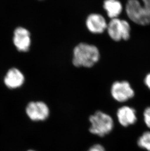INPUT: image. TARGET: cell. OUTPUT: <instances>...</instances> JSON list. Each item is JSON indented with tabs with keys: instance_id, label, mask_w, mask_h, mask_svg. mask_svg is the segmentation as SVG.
I'll return each instance as SVG.
<instances>
[{
	"instance_id": "obj_4",
	"label": "cell",
	"mask_w": 150,
	"mask_h": 151,
	"mask_svg": "<svg viewBox=\"0 0 150 151\" xmlns=\"http://www.w3.org/2000/svg\"><path fill=\"white\" fill-rule=\"evenodd\" d=\"M106 29L111 38L115 41H126L130 37V25L126 20L118 18L112 19L108 24Z\"/></svg>"
},
{
	"instance_id": "obj_14",
	"label": "cell",
	"mask_w": 150,
	"mask_h": 151,
	"mask_svg": "<svg viewBox=\"0 0 150 151\" xmlns=\"http://www.w3.org/2000/svg\"><path fill=\"white\" fill-rule=\"evenodd\" d=\"M87 151H105V149L101 145L99 144H95L91 147Z\"/></svg>"
},
{
	"instance_id": "obj_16",
	"label": "cell",
	"mask_w": 150,
	"mask_h": 151,
	"mask_svg": "<svg viewBox=\"0 0 150 151\" xmlns=\"http://www.w3.org/2000/svg\"><path fill=\"white\" fill-rule=\"evenodd\" d=\"M33 151V150H29V151Z\"/></svg>"
},
{
	"instance_id": "obj_11",
	"label": "cell",
	"mask_w": 150,
	"mask_h": 151,
	"mask_svg": "<svg viewBox=\"0 0 150 151\" xmlns=\"http://www.w3.org/2000/svg\"><path fill=\"white\" fill-rule=\"evenodd\" d=\"M104 8L110 18H117L122 12V5L119 0H105Z\"/></svg>"
},
{
	"instance_id": "obj_7",
	"label": "cell",
	"mask_w": 150,
	"mask_h": 151,
	"mask_svg": "<svg viewBox=\"0 0 150 151\" xmlns=\"http://www.w3.org/2000/svg\"><path fill=\"white\" fill-rule=\"evenodd\" d=\"M13 43L18 50L21 52L29 51L31 45L30 33L24 27H18L14 32Z\"/></svg>"
},
{
	"instance_id": "obj_3",
	"label": "cell",
	"mask_w": 150,
	"mask_h": 151,
	"mask_svg": "<svg viewBox=\"0 0 150 151\" xmlns=\"http://www.w3.org/2000/svg\"><path fill=\"white\" fill-rule=\"evenodd\" d=\"M91 126L89 131L92 134L102 137L109 134L114 128L113 119L110 116L101 111H96L89 117Z\"/></svg>"
},
{
	"instance_id": "obj_9",
	"label": "cell",
	"mask_w": 150,
	"mask_h": 151,
	"mask_svg": "<svg viewBox=\"0 0 150 151\" xmlns=\"http://www.w3.org/2000/svg\"><path fill=\"white\" fill-rule=\"evenodd\" d=\"M118 121L121 125L127 127L137 121L136 110L132 107L124 106L119 109L116 113Z\"/></svg>"
},
{
	"instance_id": "obj_13",
	"label": "cell",
	"mask_w": 150,
	"mask_h": 151,
	"mask_svg": "<svg viewBox=\"0 0 150 151\" xmlns=\"http://www.w3.org/2000/svg\"><path fill=\"white\" fill-rule=\"evenodd\" d=\"M143 118L146 125L150 129V107L145 109L143 113Z\"/></svg>"
},
{
	"instance_id": "obj_5",
	"label": "cell",
	"mask_w": 150,
	"mask_h": 151,
	"mask_svg": "<svg viewBox=\"0 0 150 151\" xmlns=\"http://www.w3.org/2000/svg\"><path fill=\"white\" fill-rule=\"evenodd\" d=\"M111 93L112 97L119 102H124L132 99L135 91L128 82L116 81L112 85Z\"/></svg>"
},
{
	"instance_id": "obj_10",
	"label": "cell",
	"mask_w": 150,
	"mask_h": 151,
	"mask_svg": "<svg viewBox=\"0 0 150 151\" xmlns=\"http://www.w3.org/2000/svg\"><path fill=\"white\" fill-rule=\"evenodd\" d=\"M4 82L9 88H17L24 83V76L20 70L16 68H12L9 70L6 74Z\"/></svg>"
},
{
	"instance_id": "obj_1",
	"label": "cell",
	"mask_w": 150,
	"mask_h": 151,
	"mask_svg": "<svg viewBox=\"0 0 150 151\" xmlns=\"http://www.w3.org/2000/svg\"><path fill=\"white\" fill-rule=\"evenodd\" d=\"M99 50L93 45L80 43L73 50V64L76 67H92L99 61Z\"/></svg>"
},
{
	"instance_id": "obj_12",
	"label": "cell",
	"mask_w": 150,
	"mask_h": 151,
	"mask_svg": "<svg viewBox=\"0 0 150 151\" xmlns=\"http://www.w3.org/2000/svg\"><path fill=\"white\" fill-rule=\"evenodd\" d=\"M137 145L140 148L150 151V132H145L139 137Z\"/></svg>"
},
{
	"instance_id": "obj_2",
	"label": "cell",
	"mask_w": 150,
	"mask_h": 151,
	"mask_svg": "<svg viewBox=\"0 0 150 151\" xmlns=\"http://www.w3.org/2000/svg\"><path fill=\"white\" fill-rule=\"evenodd\" d=\"M128 0L126 6L128 17L132 22L141 26L150 24V0Z\"/></svg>"
},
{
	"instance_id": "obj_8",
	"label": "cell",
	"mask_w": 150,
	"mask_h": 151,
	"mask_svg": "<svg viewBox=\"0 0 150 151\" xmlns=\"http://www.w3.org/2000/svg\"><path fill=\"white\" fill-rule=\"evenodd\" d=\"M107 24L105 19L101 15L97 13L91 14L86 21L87 28L94 34L103 33L107 29Z\"/></svg>"
},
{
	"instance_id": "obj_6",
	"label": "cell",
	"mask_w": 150,
	"mask_h": 151,
	"mask_svg": "<svg viewBox=\"0 0 150 151\" xmlns=\"http://www.w3.org/2000/svg\"><path fill=\"white\" fill-rule=\"evenodd\" d=\"M27 116L33 121H44L49 117V109L42 101L31 102L26 108Z\"/></svg>"
},
{
	"instance_id": "obj_15",
	"label": "cell",
	"mask_w": 150,
	"mask_h": 151,
	"mask_svg": "<svg viewBox=\"0 0 150 151\" xmlns=\"http://www.w3.org/2000/svg\"><path fill=\"white\" fill-rule=\"evenodd\" d=\"M144 83L145 85L150 90V73L147 74L145 78Z\"/></svg>"
}]
</instances>
